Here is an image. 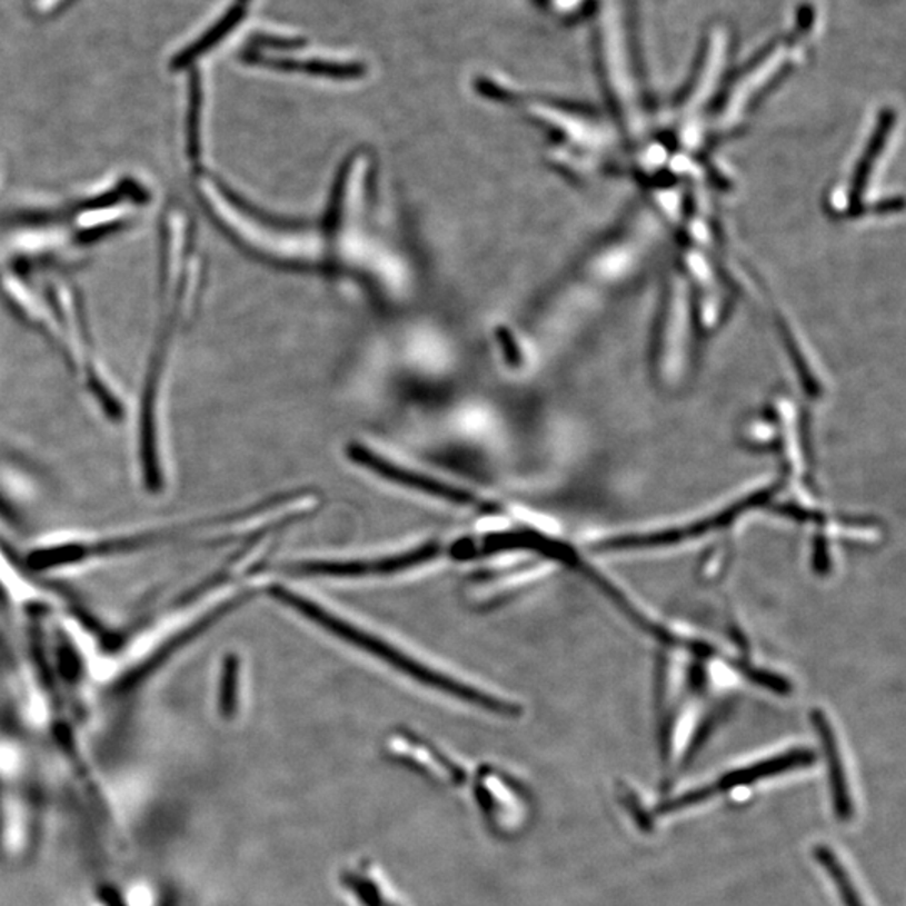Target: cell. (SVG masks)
I'll use <instances>...</instances> for the list:
<instances>
[{
	"label": "cell",
	"instance_id": "obj_9",
	"mask_svg": "<svg viewBox=\"0 0 906 906\" xmlns=\"http://www.w3.org/2000/svg\"><path fill=\"white\" fill-rule=\"evenodd\" d=\"M814 856H816V859L822 863L823 868L829 873V876H832L835 885L838 886L845 906H865L862 896H859L858 889H856L855 883H853V879L849 878L848 872H846L843 863L836 858V855L833 853L832 848H828V846H816V849H814Z\"/></svg>",
	"mask_w": 906,
	"mask_h": 906
},
{
	"label": "cell",
	"instance_id": "obj_1",
	"mask_svg": "<svg viewBox=\"0 0 906 906\" xmlns=\"http://www.w3.org/2000/svg\"><path fill=\"white\" fill-rule=\"evenodd\" d=\"M269 593L272 598L278 599L282 605L291 606L299 615L305 616L309 621L318 625L319 628L331 633L339 640L346 641V644L352 645L359 650L367 651L371 657L385 661L395 670L404 674L405 677L411 678V680L418 681V684L425 685L431 690H438L448 695V697L467 701V704L482 708V710L490 711V714L512 715V717L519 715L520 708L516 704L494 697V695L486 694V691L479 690L472 685L462 684V681L456 680L454 677H448L447 674L427 667L417 658L404 654L400 648L381 640L374 633H368L367 629L352 625L348 619L339 618L335 613L328 611L318 603L311 601L306 596L298 595L292 589L285 588V586H272Z\"/></svg>",
	"mask_w": 906,
	"mask_h": 906
},
{
	"label": "cell",
	"instance_id": "obj_3",
	"mask_svg": "<svg viewBox=\"0 0 906 906\" xmlns=\"http://www.w3.org/2000/svg\"><path fill=\"white\" fill-rule=\"evenodd\" d=\"M348 456L352 462L371 470V472L380 476L381 479L398 484V486L408 487V489L418 490V492L437 497V499L448 500V502H456L459 504V506H479V499H476V497L467 492V490L457 489V487L448 486V484L431 479V477L424 476V474L414 472V470L397 466V464L390 462V460L385 459V457L378 456L377 451L371 450V448L362 447V445L359 444H351L348 447Z\"/></svg>",
	"mask_w": 906,
	"mask_h": 906
},
{
	"label": "cell",
	"instance_id": "obj_11",
	"mask_svg": "<svg viewBox=\"0 0 906 906\" xmlns=\"http://www.w3.org/2000/svg\"><path fill=\"white\" fill-rule=\"evenodd\" d=\"M74 2L76 0H62L61 4H59L58 9H56V14H61V12H64L66 9L71 8Z\"/></svg>",
	"mask_w": 906,
	"mask_h": 906
},
{
	"label": "cell",
	"instance_id": "obj_6",
	"mask_svg": "<svg viewBox=\"0 0 906 906\" xmlns=\"http://www.w3.org/2000/svg\"><path fill=\"white\" fill-rule=\"evenodd\" d=\"M814 724L818 727L819 737H822L826 756H828L836 818L839 822H849L855 816V806H853L852 794H849L842 754H839L838 746H836L835 734H833L832 725L823 714H814Z\"/></svg>",
	"mask_w": 906,
	"mask_h": 906
},
{
	"label": "cell",
	"instance_id": "obj_2",
	"mask_svg": "<svg viewBox=\"0 0 906 906\" xmlns=\"http://www.w3.org/2000/svg\"><path fill=\"white\" fill-rule=\"evenodd\" d=\"M814 763H816V754H814L813 750H790V753L774 757V759H767L764 760V763L753 764V766L743 767V769L725 774L724 777H720L717 783L710 784V786L700 787V789L685 793L684 796L665 800L664 804L657 807V813H677V810L685 809V807L697 806V804L705 803V800L714 797L715 794L727 793V790L736 789V787L739 786H749V784L756 783V780L767 779V777L777 776V774L797 769V767L813 766Z\"/></svg>",
	"mask_w": 906,
	"mask_h": 906
},
{
	"label": "cell",
	"instance_id": "obj_4",
	"mask_svg": "<svg viewBox=\"0 0 906 906\" xmlns=\"http://www.w3.org/2000/svg\"><path fill=\"white\" fill-rule=\"evenodd\" d=\"M440 555L437 542H428L414 551L401 552L390 558L374 561H306L291 566L292 575L301 576H338V578H359V576L394 575L425 565Z\"/></svg>",
	"mask_w": 906,
	"mask_h": 906
},
{
	"label": "cell",
	"instance_id": "obj_10",
	"mask_svg": "<svg viewBox=\"0 0 906 906\" xmlns=\"http://www.w3.org/2000/svg\"><path fill=\"white\" fill-rule=\"evenodd\" d=\"M252 46L257 49H296L305 46L302 39L279 38V36L259 34L252 39Z\"/></svg>",
	"mask_w": 906,
	"mask_h": 906
},
{
	"label": "cell",
	"instance_id": "obj_7",
	"mask_svg": "<svg viewBox=\"0 0 906 906\" xmlns=\"http://www.w3.org/2000/svg\"><path fill=\"white\" fill-rule=\"evenodd\" d=\"M250 2H252V0H233L229 11H227L212 28L207 29L197 41H193L192 44L187 46L183 51L175 56L173 61H171V68H187V66L192 64L196 59H199L200 56L212 51L220 41H223V39L242 22V19L246 18L247 12H249Z\"/></svg>",
	"mask_w": 906,
	"mask_h": 906
},
{
	"label": "cell",
	"instance_id": "obj_5",
	"mask_svg": "<svg viewBox=\"0 0 906 906\" xmlns=\"http://www.w3.org/2000/svg\"><path fill=\"white\" fill-rule=\"evenodd\" d=\"M243 59L250 64L263 66V68L278 69V71L302 72V74L318 76V78L358 79L365 76L367 68L359 62H336L325 61V59H292V58H270L260 52H249L243 54Z\"/></svg>",
	"mask_w": 906,
	"mask_h": 906
},
{
	"label": "cell",
	"instance_id": "obj_8",
	"mask_svg": "<svg viewBox=\"0 0 906 906\" xmlns=\"http://www.w3.org/2000/svg\"><path fill=\"white\" fill-rule=\"evenodd\" d=\"M345 885L362 906H400L370 865H358V868L349 872L345 876Z\"/></svg>",
	"mask_w": 906,
	"mask_h": 906
}]
</instances>
